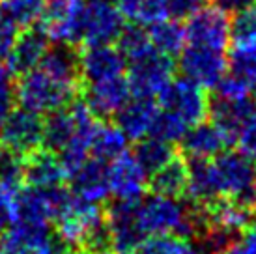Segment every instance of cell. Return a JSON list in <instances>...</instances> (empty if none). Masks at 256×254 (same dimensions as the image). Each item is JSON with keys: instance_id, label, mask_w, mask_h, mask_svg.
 I'll use <instances>...</instances> for the list:
<instances>
[{"instance_id": "cell-43", "label": "cell", "mask_w": 256, "mask_h": 254, "mask_svg": "<svg viewBox=\"0 0 256 254\" xmlns=\"http://www.w3.org/2000/svg\"><path fill=\"white\" fill-rule=\"evenodd\" d=\"M140 2H142V0H114V4L118 6V10L122 12V15H124V17H128V19L133 17V14H135V10L138 8Z\"/></svg>"}, {"instance_id": "cell-31", "label": "cell", "mask_w": 256, "mask_h": 254, "mask_svg": "<svg viewBox=\"0 0 256 254\" xmlns=\"http://www.w3.org/2000/svg\"><path fill=\"white\" fill-rule=\"evenodd\" d=\"M43 0H0V15L15 28H30L40 22Z\"/></svg>"}, {"instance_id": "cell-35", "label": "cell", "mask_w": 256, "mask_h": 254, "mask_svg": "<svg viewBox=\"0 0 256 254\" xmlns=\"http://www.w3.org/2000/svg\"><path fill=\"white\" fill-rule=\"evenodd\" d=\"M170 19V10H168V0H142L131 21L140 24L144 28H150L157 22Z\"/></svg>"}, {"instance_id": "cell-18", "label": "cell", "mask_w": 256, "mask_h": 254, "mask_svg": "<svg viewBox=\"0 0 256 254\" xmlns=\"http://www.w3.org/2000/svg\"><path fill=\"white\" fill-rule=\"evenodd\" d=\"M180 142H182L184 154L191 157L192 161H208V159L220 156L232 142V138L215 122L204 120L196 126L189 127Z\"/></svg>"}, {"instance_id": "cell-3", "label": "cell", "mask_w": 256, "mask_h": 254, "mask_svg": "<svg viewBox=\"0 0 256 254\" xmlns=\"http://www.w3.org/2000/svg\"><path fill=\"white\" fill-rule=\"evenodd\" d=\"M77 92L78 84L54 77L40 66L21 73L19 82L15 84V98L21 108L40 116H47L68 106Z\"/></svg>"}, {"instance_id": "cell-4", "label": "cell", "mask_w": 256, "mask_h": 254, "mask_svg": "<svg viewBox=\"0 0 256 254\" xmlns=\"http://www.w3.org/2000/svg\"><path fill=\"white\" fill-rule=\"evenodd\" d=\"M220 198H236L254 206L256 166L240 152H222L212 159Z\"/></svg>"}, {"instance_id": "cell-34", "label": "cell", "mask_w": 256, "mask_h": 254, "mask_svg": "<svg viewBox=\"0 0 256 254\" xmlns=\"http://www.w3.org/2000/svg\"><path fill=\"white\" fill-rule=\"evenodd\" d=\"M187 129H189V126L184 124L178 116H174V114L164 110V108H159L156 126H154V131H152L150 136H157V138L172 144V142L182 140V136L187 133Z\"/></svg>"}, {"instance_id": "cell-1", "label": "cell", "mask_w": 256, "mask_h": 254, "mask_svg": "<svg viewBox=\"0 0 256 254\" xmlns=\"http://www.w3.org/2000/svg\"><path fill=\"white\" fill-rule=\"evenodd\" d=\"M136 224L146 236H202L206 230L204 212H194L180 196L154 192L138 200L135 210Z\"/></svg>"}, {"instance_id": "cell-44", "label": "cell", "mask_w": 256, "mask_h": 254, "mask_svg": "<svg viewBox=\"0 0 256 254\" xmlns=\"http://www.w3.org/2000/svg\"><path fill=\"white\" fill-rule=\"evenodd\" d=\"M219 254H250V252L243 247L242 241H230L222 250H219Z\"/></svg>"}, {"instance_id": "cell-5", "label": "cell", "mask_w": 256, "mask_h": 254, "mask_svg": "<svg viewBox=\"0 0 256 254\" xmlns=\"http://www.w3.org/2000/svg\"><path fill=\"white\" fill-rule=\"evenodd\" d=\"M228 49V71L256 88V4L236 14Z\"/></svg>"}, {"instance_id": "cell-33", "label": "cell", "mask_w": 256, "mask_h": 254, "mask_svg": "<svg viewBox=\"0 0 256 254\" xmlns=\"http://www.w3.org/2000/svg\"><path fill=\"white\" fill-rule=\"evenodd\" d=\"M118 49L124 54L126 62L129 64L156 52L148 30H144V26H140V24L131 26L128 30H122L120 38H118Z\"/></svg>"}, {"instance_id": "cell-24", "label": "cell", "mask_w": 256, "mask_h": 254, "mask_svg": "<svg viewBox=\"0 0 256 254\" xmlns=\"http://www.w3.org/2000/svg\"><path fill=\"white\" fill-rule=\"evenodd\" d=\"M49 49V40L42 30H26L22 36L15 40V45L10 56L8 66L15 75H21L24 71L34 70L42 62L45 52Z\"/></svg>"}, {"instance_id": "cell-6", "label": "cell", "mask_w": 256, "mask_h": 254, "mask_svg": "<svg viewBox=\"0 0 256 254\" xmlns=\"http://www.w3.org/2000/svg\"><path fill=\"white\" fill-rule=\"evenodd\" d=\"M84 6L86 0H43L40 26L47 40L73 47L80 43Z\"/></svg>"}, {"instance_id": "cell-10", "label": "cell", "mask_w": 256, "mask_h": 254, "mask_svg": "<svg viewBox=\"0 0 256 254\" xmlns=\"http://www.w3.org/2000/svg\"><path fill=\"white\" fill-rule=\"evenodd\" d=\"M124 15L114 0H86L80 43L84 47L110 45L124 30Z\"/></svg>"}, {"instance_id": "cell-9", "label": "cell", "mask_w": 256, "mask_h": 254, "mask_svg": "<svg viewBox=\"0 0 256 254\" xmlns=\"http://www.w3.org/2000/svg\"><path fill=\"white\" fill-rule=\"evenodd\" d=\"M174 80V66L170 56L152 52L148 56L131 62L129 68V88L135 98L159 99Z\"/></svg>"}, {"instance_id": "cell-38", "label": "cell", "mask_w": 256, "mask_h": 254, "mask_svg": "<svg viewBox=\"0 0 256 254\" xmlns=\"http://www.w3.org/2000/svg\"><path fill=\"white\" fill-rule=\"evenodd\" d=\"M238 144V152L247 156L249 159H256V112L245 122L234 136Z\"/></svg>"}, {"instance_id": "cell-47", "label": "cell", "mask_w": 256, "mask_h": 254, "mask_svg": "<svg viewBox=\"0 0 256 254\" xmlns=\"http://www.w3.org/2000/svg\"><path fill=\"white\" fill-rule=\"evenodd\" d=\"M252 2H254V4H256V0H252Z\"/></svg>"}, {"instance_id": "cell-11", "label": "cell", "mask_w": 256, "mask_h": 254, "mask_svg": "<svg viewBox=\"0 0 256 254\" xmlns=\"http://www.w3.org/2000/svg\"><path fill=\"white\" fill-rule=\"evenodd\" d=\"M0 140L10 154L26 157L43 144V120L40 114L19 108L12 110L0 126Z\"/></svg>"}, {"instance_id": "cell-39", "label": "cell", "mask_w": 256, "mask_h": 254, "mask_svg": "<svg viewBox=\"0 0 256 254\" xmlns=\"http://www.w3.org/2000/svg\"><path fill=\"white\" fill-rule=\"evenodd\" d=\"M206 0H168V10H170V19H189L192 14H196L200 8L204 6Z\"/></svg>"}, {"instance_id": "cell-22", "label": "cell", "mask_w": 256, "mask_h": 254, "mask_svg": "<svg viewBox=\"0 0 256 254\" xmlns=\"http://www.w3.org/2000/svg\"><path fill=\"white\" fill-rule=\"evenodd\" d=\"M66 170L62 162L50 150L38 148L30 156L22 157V182L30 187L49 189L62 185Z\"/></svg>"}, {"instance_id": "cell-15", "label": "cell", "mask_w": 256, "mask_h": 254, "mask_svg": "<svg viewBox=\"0 0 256 254\" xmlns=\"http://www.w3.org/2000/svg\"><path fill=\"white\" fill-rule=\"evenodd\" d=\"M136 204L138 202L116 200L105 212L114 254H133L138 243L144 240V234L140 232L135 219Z\"/></svg>"}, {"instance_id": "cell-41", "label": "cell", "mask_w": 256, "mask_h": 254, "mask_svg": "<svg viewBox=\"0 0 256 254\" xmlns=\"http://www.w3.org/2000/svg\"><path fill=\"white\" fill-rule=\"evenodd\" d=\"M212 2H214V6L224 10L226 14H238V12H242L243 8L254 4L252 0H212Z\"/></svg>"}, {"instance_id": "cell-29", "label": "cell", "mask_w": 256, "mask_h": 254, "mask_svg": "<svg viewBox=\"0 0 256 254\" xmlns=\"http://www.w3.org/2000/svg\"><path fill=\"white\" fill-rule=\"evenodd\" d=\"M154 192L182 196L187 187V164L180 157H174L164 166L152 174Z\"/></svg>"}, {"instance_id": "cell-30", "label": "cell", "mask_w": 256, "mask_h": 254, "mask_svg": "<svg viewBox=\"0 0 256 254\" xmlns=\"http://www.w3.org/2000/svg\"><path fill=\"white\" fill-rule=\"evenodd\" d=\"M133 156L136 157V161L142 164L146 174H154L161 166H164L170 159H174L176 154L172 150L170 142L161 140L157 136H146L142 140H138Z\"/></svg>"}, {"instance_id": "cell-26", "label": "cell", "mask_w": 256, "mask_h": 254, "mask_svg": "<svg viewBox=\"0 0 256 254\" xmlns=\"http://www.w3.org/2000/svg\"><path fill=\"white\" fill-rule=\"evenodd\" d=\"M128 148V136L124 134L118 126L110 124H98L96 133L92 136V146H90V156L94 159L110 162L118 156H122Z\"/></svg>"}, {"instance_id": "cell-46", "label": "cell", "mask_w": 256, "mask_h": 254, "mask_svg": "<svg viewBox=\"0 0 256 254\" xmlns=\"http://www.w3.org/2000/svg\"><path fill=\"white\" fill-rule=\"evenodd\" d=\"M254 215H256V202H254Z\"/></svg>"}, {"instance_id": "cell-32", "label": "cell", "mask_w": 256, "mask_h": 254, "mask_svg": "<svg viewBox=\"0 0 256 254\" xmlns=\"http://www.w3.org/2000/svg\"><path fill=\"white\" fill-rule=\"evenodd\" d=\"M133 254H196L189 238L184 236H148L144 238Z\"/></svg>"}, {"instance_id": "cell-8", "label": "cell", "mask_w": 256, "mask_h": 254, "mask_svg": "<svg viewBox=\"0 0 256 254\" xmlns=\"http://www.w3.org/2000/svg\"><path fill=\"white\" fill-rule=\"evenodd\" d=\"M159 101H161V108L178 116L189 127L206 120L210 114V105H212L208 99L206 88L185 77L172 80Z\"/></svg>"}, {"instance_id": "cell-20", "label": "cell", "mask_w": 256, "mask_h": 254, "mask_svg": "<svg viewBox=\"0 0 256 254\" xmlns=\"http://www.w3.org/2000/svg\"><path fill=\"white\" fill-rule=\"evenodd\" d=\"M124 70H126V58L120 52V49L112 45L86 47L82 54L78 56L80 78L86 84L124 75Z\"/></svg>"}, {"instance_id": "cell-2", "label": "cell", "mask_w": 256, "mask_h": 254, "mask_svg": "<svg viewBox=\"0 0 256 254\" xmlns=\"http://www.w3.org/2000/svg\"><path fill=\"white\" fill-rule=\"evenodd\" d=\"M54 224L58 240L73 250L78 248L82 254H88L110 247L107 215L101 206L86 202L73 192L54 219Z\"/></svg>"}, {"instance_id": "cell-36", "label": "cell", "mask_w": 256, "mask_h": 254, "mask_svg": "<svg viewBox=\"0 0 256 254\" xmlns=\"http://www.w3.org/2000/svg\"><path fill=\"white\" fill-rule=\"evenodd\" d=\"M215 90H217V98L222 99H249L256 92V88H252L243 78L236 77L234 73H230V71H226L222 75V78L215 86Z\"/></svg>"}, {"instance_id": "cell-25", "label": "cell", "mask_w": 256, "mask_h": 254, "mask_svg": "<svg viewBox=\"0 0 256 254\" xmlns=\"http://www.w3.org/2000/svg\"><path fill=\"white\" fill-rule=\"evenodd\" d=\"M256 112L254 99H222L217 98L214 105H210L212 122H215L220 129H224L234 142L238 129Z\"/></svg>"}, {"instance_id": "cell-17", "label": "cell", "mask_w": 256, "mask_h": 254, "mask_svg": "<svg viewBox=\"0 0 256 254\" xmlns=\"http://www.w3.org/2000/svg\"><path fill=\"white\" fill-rule=\"evenodd\" d=\"M0 254H54L49 226L14 222L0 236Z\"/></svg>"}, {"instance_id": "cell-14", "label": "cell", "mask_w": 256, "mask_h": 254, "mask_svg": "<svg viewBox=\"0 0 256 254\" xmlns=\"http://www.w3.org/2000/svg\"><path fill=\"white\" fill-rule=\"evenodd\" d=\"M107 174L110 194H114L116 200L138 202L144 196L148 174L133 154L124 152L122 156L107 162Z\"/></svg>"}, {"instance_id": "cell-12", "label": "cell", "mask_w": 256, "mask_h": 254, "mask_svg": "<svg viewBox=\"0 0 256 254\" xmlns=\"http://www.w3.org/2000/svg\"><path fill=\"white\" fill-rule=\"evenodd\" d=\"M180 71L182 77L189 78L206 90L215 88L228 71V58L222 50L185 43V47L180 52Z\"/></svg>"}, {"instance_id": "cell-40", "label": "cell", "mask_w": 256, "mask_h": 254, "mask_svg": "<svg viewBox=\"0 0 256 254\" xmlns=\"http://www.w3.org/2000/svg\"><path fill=\"white\" fill-rule=\"evenodd\" d=\"M17 40V28L0 15V62L10 56Z\"/></svg>"}, {"instance_id": "cell-19", "label": "cell", "mask_w": 256, "mask_h": 254, "mask_svg": "<svg viewBox=\"0 0 256 254\" xmlns=\"http://www.w3.org/2000/svg\"><path fill=\"white\" fill-rule=\"evenodd\" d=\"M131 99V88H129L128 77L103 78L98 82H90L86 88L84 103L90 106L96 116L100 118H110L120 112V108Z\"/></svg>"}, {"instance_id": "cell-13", "label": "cell", "mask_w": 256, "mask_h": 254, "mask_svg": "<svg viewBox=\"0 0 256 254\" xmlns=\"http://www.w3.org/2000/svg\"><path fill=\"white\" fill-rule=\"evenodd\" d=\"M70 194L72 192L60 185L49 187V189L30 187V189L21 190L19 202H17V220L15 222L47 226L62 212Z\"/></svg>"}, {"instance_id": "cell-23", "label": "cell", "mask_w": 256, "mask_h": 254, "mask_svg": "<svg viewBox=\"0 0 256 254\" xmlns=\"http://www.w3.org/2000/svg\"><path fill=\"white\" fill-rule=\"evenodd\" d=\"M72 192L92 204L105 202L110 194L107 162L100 159H88L72 176Z\"/></svg>"}, {"instance_id": "cell-42", "label": "cell", "mask_w": 256, "mask_h": 254, "mask_svg": "<svg viewBox=\"0 0 256 254\" xmlns=\"http://www.w3.org/2000/svg\"><path fill=\"white\" fill-rule=\"evenodd\" d=\"M243 247L247 248L250 254H256V224H249L243 230Z\"/></svg>"}, {"instance_id": "cell-37", "label": "cell", "mask_w": 256, "mask_h": 254, "mask_svg": "<svg viewBox=\"0 0 256 254\" xmlns=\"http://www.w3.org/2000/svg\"><path fill=\"white\" fill-rule=\"evenodd\" d=\"M15 73L10 70V66L0 64V126L4 124L10 112L14 110L15 98Z\"/></svg>"}, {"instance_id": "cell-7", "label": "cell", "mask_w": 256, "mask_h": 254, "mask_svg": "<svg viewBox=\"0 0 256 254\" xmlns=\"http://www.w3.org/2000/svg\"><path fill=\"white\" fill-rule=\"evenodd\" d=\"M185 40L189 45L206 47L226 52L232 40V21L230 14L217 6H202L187 19Z\"/></svg>"}, {"instance_id": "cell-28", "label": "cell", "mask_w": 256, "mask_h": 254, "mask_svg": "<svg viewBox=\"0 0 256 254\" xmlns=\"http://www.w3.org/2000/svg\"><path fill=\"white\" fill-rule=\"evenodd\" d=\"M152 45L157 52H161L164 56H174L180 54L185 47V28L180 24L176 19H166L150 26L148 28Z\"/></svg>"}, {"instance_id": "cell-21", "label": "cell", "mask_w": 256, "mask_h": 254, "mask_svg": "<svg viewBox=\"0 0 256 254\" xmlns=\"http://www.w3.org/2000/svg\"><path fill=\"white\" fill-rule=\"evenodd\" d=\"M157 114H159V105L156 103V99L131 96V99L116 114L118 122L116 126L124 131L128 140L138 142L152 134Z\"/></svg>"}, {"instance_id": "cell-16", "label": "cell", "mask_w": 256, "mask_h": 254, "mask_svg": "<svg viewBox=\"0 0 256 254\" xmlns=\"http://www.w3.org/2000/svg\"><path fill=\"white\" fill-rule=\"evenodd\" d=\"M252 219L250 204L236 200V198H219L212 204L204 206V232H217L226 238H234L236 234H242Z\"/></svg>"}, {"instance_id": "cell-27", "label": "cell", "mask_w": 256, "mask_h": 254, "mask_svg": "<svg viewBox=\"0 0 256 254\" xmlns=\"http://www.w3.org/2000/svg\"><path fill=\"white\" fill-rule=\"evenodd\" d=\"M73 133H75V120L68 106L47 114V118L43 120V144L54 154H58L70 142Z\"/></svg>"}, {"instance_id": "cell-45", "label": "cell", "mask_w": 256, "mask_h": 254, "mask_svg": "<svg viewBox=\"0 0 256 254\" xmlns=\"http://www.w3.org/2000/svg\"><path fill=\"white\" fill-rule=\"evenodd\" d=\"M6 154H8V152H6V146H4V142L0 140V162L4 161V157H6Z\"/></svg>"}]
</instances>
